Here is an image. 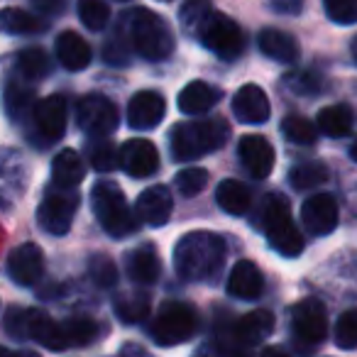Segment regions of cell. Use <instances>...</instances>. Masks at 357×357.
Wrapping results in <instances>:
<instances>
[{
  "label": "cell",
  "instance_id": "1",
  "mask_svg": "<svg viewBox=\"0 0 357 357\" xmlns=\"http://www.w3.org/2000/svg\"><path fill=\"white\" fill-rule=\"evenodd\" d=\"M225 259V240L208 230L186 233L174 248V267L184 282H206L215 277Z\"/></svg>",
  "mask_w": 357,
  "mask_h": 357
},
{
  "label": "cell",
  "instance_id": "2",
  "mask_svg": "<svg viewBox=\"0 0 357 357\" xmlns=\"http://www.w3.org/2000/svg\"><path fill=\"white\" fill-rule=\"evenodd\" d=\"M230 139V125L223 118H206L178 123L169 135L172 154L176 162H191L220 149Z\"/></svg>",
  "mask_w": 357,
  "mask_h": 357
},
{
  "label": "cell",
  "instance_id": "3",
  "mask_svg": "<svg viewBox=\"0 0 357 357\" xmlns=\"http://www.w3.org/2000/svg\"><path fill=\"white\" fill-rule=\"evenodd\" d=\"M128 42L139 56L149 61H162L174 52V35L164 17L147 8H132L123 15Z\"/></svg>",
  "mask_w": 357,
  "mask_h": 357
},
{
  "label": "cell",
  "instance_id": "4",
  "mask_svg": "<svg viewBox=\"0 0 357 357\" xmlns=\"http://www.w3.org/2000/svg\"><path fill=\"white\" fill-rule=\"evenodd\" d=\"M91 204L93 213L98 218L100 228L110 238H128L137 228V213H132L125 201V194L113 181H98L91 189Z\"/></svg>",
  "mask_w": 357,
  "mask_h": 357
},
{
  "label": "cell",
  "instance_id": "5",
  "mask_svg": "<svg viewBox=\"0 0 357 357\" xmlns=\"http://www.w3.org/2000/svg\"><path fill=\"white\" fill-rule=\"evenodd\" d=\"M259 218H262V230L267 235L269 245L282 257H298L303 252V238L296 225H294L289 204L282 196H267Z\"/></svg>",
  "mask_w": 357,
  "mask_h": 357
},
{
  "label": "cell",
  "instance_id": "6",
  "mask_svg": "<svg viewBox=\"0 0 357 357\" xmlns=\"http://www.w3.org/2000/svg\"><path fill=\"white\" fill-rule=\"evenodd\" d=\"M199 316L184 301H167L154 316L149 326V335L159 347H174L186 342L196 333Z\"/></svg>",
  "mask_w": 357,
  "mask_h": 357
},
{
  "label": "cell",
  "instance_id": "7",
  "mask_svg": "<svg viewBox=\"0 0 357 357\" xmlns=\"http://www.w3.org/2000/svg\"><path fill=\"white\" fill-rule=\"evenodd\" d=\"M201 45L208 52H213L215 56L225 61L238 59L245 52V32L233 17H228L225 13H211L206 17V22L201 25L199 35Z\"/></svg>",
  "mask_w": 357,
  "mask_h": 357
},
{
  "label": "cell",
  "instance_id": "8",
  "mask_svg": "<svg viewBox=\"0 0 357 357\" xmlns=\"http://www.w3.org/2000/svg\"><path fill=\"white\" fill-rule=\"evenodd\" d=\"M79 204L81 199L74 189L54 184L45 191V199L37 208V220L50 235H66L71 230Z\"/></svg>",
  "mask_w": 357,
  "mask_h": 357
},
{
  "label": "cell",
  "instance_id": "9",
  "mask_svg": "<svg viewBox=\"0 0 357 357\" xmlns=\"http://www.w3.org/2000/svg\"><path fill=\"white\" fill-rule=\"evenodd\" d=\"M118 108L100 93H89L76 105V123L89 137H108L118 130Z\"/></svg>",
  "mask_w": 357,
  "mask_h": 357
},
{
  "label": "cell",
  "instance_id": "10",
  "mask_svg": "<svg viewBox=\"0 0 357 357\" xmlns=\"http://www.w3.org/2000/svg\"><path fill=\"white\" fill-rule=\"evenodd\" d=\"M291 331L296 340L318 345L328 335V313L318 298H303L291 308Z\"/></svg>",
  "mask_w": 357,
  "mask_h": 357
},
{
  "label": "cell",
  "instance_id": "11",
  "mask_svg": "<svg viewBox=\"0 0 357 357\" xmlns=\"http://www.w3.org/2000/svg\"><path fill=\"white\" fill-rule=\"evenodd\" d=\"M32 123L35 130L45 144L56 142L64 137L66 132V100L64 96H47L37 103L35 113H32Z\"/></svg>",
  "mask_w": 357,
  "mask_h": 357
},
{
  "label": "cell",
  "instance_id": "12",
  "mask_svg": "<svg viewBox=\"0 0 357 357\" xmlns=\"http://www.w3.org/2000/svg\"><path fill=\"white\" fill-rule=\"evenodd\" d=\"M8 274L20 287H32L45 274V255L35 243H22L8 257Z\"/></svg>",
  "mask_w": 357,
  "mask_h": 357
},
{
  "label": "cell",
  "instance_id": "13",
  "mask_svg": "<svg viewBox=\"0 0 357 357\" xmlns=\"http://www.w3.org/2000/svg\"><path fill=\"white\" fill-rule=\"evenodd\" d=\"M27 337L45 345L47 350H66L69 347L64 323H56L50 313L40 311V308H25V340Z\"/></svg>",
  "mask_w": 357,
  "mask_h": 357
},
{
  "label": "cell",
  "instance_id": "14",
  "mask_svg": "<svg viewBox=\"0 0 357 357\" xmlns=\"http://www.w3.org/2000/svg\"><path fill=\"white\" fill-rule=\"evenodd\" d=\"M120 167L128 176L147 178L159 169V152L149 139H128L120 147Z\"/></svg>",
  "mask_w": 357,
  "mask_h": 357
},
{
  "label": "cell",
  "instance_id": "15",
  "mask_svg": "<svg viewBox=\"0 0 357 357\" xmlns=\"http://www.w3.org/2000/svg\"><path fill=\"white\" fill-rule=\"evenodd\" d=\"M301 223L308 233L328 235L337 228V201L331 194H316L303 201Z\"/></svg>",
  "mask_w": 357,
  "mask_h": 357
},
{
  "label": "cell",
  "instance_id": "16",
  "mask_svg": "<svg viewBox=\"0 0 357 357\" xmlns=\"http://www.w3.org/2000/svg\"><path fill=\"white\" fill-rule=\"evenodd\" d=\"M238 154L243 167L252 178H267L274 169V147L262 135H245L240 137Z\"/></svg>",
  "mask_w": 357,
  "mask_h": 357
},
{
  "label": "cell",
  "instance_id": "17",
  "mask_svg": "<svg viewBox=\"0 0 357 357\" xmlns=\"http://www.w3.org/2000/svg\"><path fill=\"white\" fill-rule=\"evenodd\" d=\"M174 208L172 191L167 186H149L142 194L137 196V206H135V213L149 228H162L169 223Z\"/></svg>",
  "mask_w": 357,
  "mask_h": 357
},
{
  "label": "cell",
  "instance_id": "18",
  "mask_svg": "<svg viewBox=\"0 0 357 357\" xmlns=\"http://www.w3.org/2000/svg\"><path fill=\"white\" fill-rule=\"evenodd\" d=\"M167 103L154 91H139L128 103V125L132 130H154L164 120Z\"/></svg>",
  "mask_w": 357,
  "mask_h": 357
},
{
  "label": "cell",
  "instance_id": "19",
  "mask_svg": "<svg viewBox=\"0 0 357 357\" xmlns=\"http://www.w3.org/2000/svg\"><path fill=\"white\" fill-rule=\"evenodd\" d=\"M269 98L259 86L245 84L233 98V115L243 125H262L269 120Z\"/></svg>",
  "mask_w": 357,
  "mask_h": 357
},
{
  "label": "cell",
  "instance_id": "20",
  "mask_svg": "<svg viewBox=\"0 0 357 357\" xmlns=\"http://www.w3.org/2000/svg\"><path fill=\"white\" fill-rule=\"evenodd\" d=\"M264 291V277L259 272V267L250 259H240L235 262L233 272L228 277V294L243 301H252L259 298Z\"/></svg>",
  "mask_w": 357,
  "mask_h": 357
},
{
  "label": "cell",
  "instance_id": "21",
  "mask_svg": "<svg viewBox=\"0 0 357 357\" xmlns=\"http://www.w3.org/2000/svg\"><path fill=\"white\" fill-rule=\"evenodd\" d=\"M56 59L66 71H84L93 59V52L79 32L66 30L56 37Z\"/></svg>",
  "mask_w": 357,
  "mask_h": 357
},
{
  "label": "cell",
  "instance_id": "22",
  "mask_svg": "<svg viewBox=\"0 0 357 357\" xmlns=\"http://www.w3.org/2000/svg\"><path fill=\"white\" fill-rule=\"evenodd\" d=\"M125 269H128V277L135 284H157L162 277V262H159V255L154 252L152 245H142V248L128 252L125 259Z\"/></svg>",
  "mask_w": 357,
  "mask_h": 357
},
{
  "label": "cell",
  "instance_id": "23",
  "mask_svg": "<svg viewBox=\"0 0 357 357\" xmlns=\"http://www.w3.org/2000/svg\"><path fill=\"white\" fill-rule=\"evenodd\" d=\"M257 45L264 56H269V59H274V61H282V64H296L298 56H301L298 42L294 40L289 32L274 30V27L259 32Z\"/></svg>",
  "mask_w": 357,
  "mask_h": 357
},
{
  "label": "cell",
  "instance_id": "24",
  "mask_svg": "<svg viewBox=\"0 0 357 357\" xmlns=\"http://www.w3.org/2000/svg\"><path fill=\"white\" fill-rule=\"evenodd\" d=\"M218 91L208 86L206 81H191L178 93V110L184 115H201L208 113L218 100Z\"/></svg>",
  "mask_w": 357,
  "mask_h": 357
},
{
  "label": "cell",
  "instance_id": "25",
  "mask_svg": "<svg viewBox=\"0 0 357 357\" xmlns=\"http://www.w3.org/2000/svg\"><path fill=\"white\" fill-rule=\"evenodd\" d=\"M86 176V164L76 149H61L52 162V178L54 184L66 186V189H76Z\"/></svg>",
  "mask_w": 357,
  "mask_h": 357
},
{
  "label": "cell",
  "instance_id": "26",
  "mask_svg": "<svg viewBox=\"0 0 357 357\" xmlns=\"http://www.w3.org/2000/svg\"><path fill=\"white\" fill-rule=\"evenodd\" d=\"M215 201L218 206L230 215H245L252 206V194L250 189L238 181V178H223L215 189Z\"/></svg>",
  "mask_w": 357,
  "mask_h": 357
},
{
  "label": "cell",
  "instance_id": "27",
  "mask_svg": "<svg viewBox=\"0 0 357 357\" xmlns=\"http://www.w3.org/2000/svg\"><path fill=\"white\" fill-rule=\"evenodd\" d=\"M149 308H152V301L144 291H120L113 301L115 316L128 326L142 323L149 316Z\"/></svg>",
  "mask_w": 357,
  "mask_h": 357
},
{
  "label": "cell",
  "instance_id": "28",
  "mask_svg": "<svg viewBox=\"0 0 357 357\" xmlns=\"http://www.w3.org/2000/svg\"><path fill=\"white\" fill-rule=\"evenodd\" d=\"M37 96L35 89L25 81H10L6 89V110L13 120H25L37 108Z\"/></svg>",
  "mask_w": 357,
  "mask_h": 357
},
{
  "label": "cell",
  "instance_id": "29",
  "mask_svg": "<svg viewBox=\"0 0 357 357\" xmlns=\"http://www.w3.org/2000/svg\"><path fill=\"white\" fill-rule=\"evenodd\" d=\"M316 123L328 137H345L352 130V110L347 105H328L318 113Z\"/></svg>",
  "mask_w": 357,
  "mask_h": 357
},
{
  "label": "cell",
  "instance_id": "30",
  "mask_svg": "<svg viewBox=\"0 0 357 357\" xmlns=\"http://www.w3.org/2000/svg\"><path fill=\"white\" fill-rule=\"evenodd\" d=\"M17 71H20L22 79H27V81L45 79L52 71V61L45 50L30 47V50H22L20 54H17Z\"/></svg>",
  "mask_w": 357,
  "mask_h": 357
},
{
  "label": "cell",
  "instance_id": "31",
  "mask_svg": "<svg viewBox=\"0 0 357 357\" xmlns=\"http://www.w3.org/2000/svg\"><path fill=\"white\" fill-rule=\"evenodd\" d=\"M289 181L296 191H311L328 181V169L321 162H301L289 172Z\"/></svg>",
  "mask_w": 357,
  "mask_h": 357
},
{
  "label": "cell",
  "instance_id": "32",
  "mask_svg": "<svg viewBox=\"0 0 357 357\" xmlns=\"http://www.w3.org/2000/svg\"><path fill=\"white\" fill-rule=\"evenodd\" d=\"M86 154H89V162L96 172H113L120 164V152L110 144V139L105 137H91L89 147H86Z\"/></svg>",
  "mask_w": 357,
  "mask_h": 357
},
{
  "label": "cell",
  "instance_id": "33",
  "mask_svg": "<svg viewBox=\"0 0 357 357\" xmlns=\"http://www.w3.org/2000/svg\"><path fill=\"white\" fill-rule=\"evenodd\" d=\"M3 30L10 35H37L45 30V22L20 8H6L3 10Z\"/></svg>",
  "mask_w": 357,
  "mask_h": 357
},
{
  "label": "cell",
  "instance_id": "34",
  "mask_svg": "<svg viewBox=\"0 0 357 357\" xmlns=\"http://www.w3.org/2000/svg\"><path fill=\"white\" fill-rule=\"evenodd\" d=\"M282 132L294 144H313L318 139L316 125L303 115H287L282 120Z\"/></svg>",
  "mask_w": 357,
  "mask_h": 357
},
{
  "label": "cell",
  "instance_id": "35",
  "mask_svg": "<svg viewBox=\"0 0 357 357\" xmlns=\"http://www.w3.org/2000/svg\"><path fill=\"white\" fill-rule=\"evenodd\" d=\"M64 333L66 340H69V347H84L96 340L98 328L89 316H71L64 321Z\"/></svg>",
  "mask_w": 357,
  "mask_h": 357
},
{
  "label": "cell",
  "instance_id": "36",
  "mask_svg": "<svg viewBox=\"0 0 357 357\" xmlns=\"http://www.w3.org/2000/svg\"><path fill=\"white\" fill-rule=\"evenodd\" d=\"M89 277L96 287L100 289H113L118 284V264L108 257V255H93L89 259Z\"/></svg>",
  "mask_w": 357,
  "mask_h": 357
},
{
  "label": "cell",
  "instance_id": "37",
  "mask_svg": "<svg viewBox=\"0 0 357 357\" xmlns=\"http://www.w3.org/2000/svg\"><path fill=\"white\" fill-rule=\"evenodd\" d=\"M333 340L340 350H355L357 347V308L345 311L335 321L333 328Z\"/></svg>",
  "mask_w": 357,
  "mask_h": 357
},
{
  "label": "cell",
  "instance_id": "38",
  "mask_svg": "<svg viewBox=\"0 0 357 357\" xmlns=\"http://www.w3.org/2000/svg\"><path fill=\"white\" fill-rule=\"evenodd\" d=\"M211 13L213 10H211L208 0H189V3H184V8L178 13V20H181V27L186 30V35H199L201 25H204Z\"/></svg>",
  "mask_w": 357,
  "mask_h": 357
},
{
  "label": "cell",
  "instance_id": "39",
  "mask_svg": "<svg viewBox=\"0 0 357 357\" xmlns=\"http://www.w3.org/2000/svg\"><path fill=\"white\" fill-rule=\"evenodd\" d=\"M79 17L89 30L98 32L108 25L110 8L103 0H79Z\"/></svg>",
  "mask_w": 357,
  "mask_h": 357
},
{
  "label": "cell",
  "instance_id": "40",
  "mask_svg": "<svg viewBox=\"0 0 357 357\" xmlns=\"http://www.w3.org/2000/svg\"><path fill=\"white\" fill-rule=\"evenodd\" d=\"M174 181H176V189L181 196H199L201 191L206 189V184H208V172L201 167L181 169V172L174 176Z\"/></svg>",
  "mask_w": 357,
  "mask_h": 357
},
{
  "label": "cell",
  "instance_id": "41",
  "mask_svg": "<svg viewBox=\"0 0 357 357\" xmlns=\"http://www.w3.org/2000/svg\"><path fill=\"white\" fill-rule=\"evenodd\" d=\"M323 10L337 25H355L357 0H323Z\"/></svg>",
  "mask_w": 357,
  "mask_h": 357
},
{
  "label": "cell",
  "instance_id": "42",
  "mask_svg": "<svg viewBox=\"0 0 357 357\" xmlns=\"http://www.w3.org/2000/svg\"><path fill=\"white\" fill-rule=\"evenodd\" d=\"M284 86L294 93H318L321 89V79L313 76L311 71H298V74L284 76Z\"/></svg>",
  "mask_w": 357,
  "mask_h": 357
},
{
  "label": "cell",
  "instance_id": "43",
  "mask_svg": "<svg viewBox=\"0 0 357 357\" xmlns=\"http://www.w3.org/2000/svg\"><path fill=\"white\" fill-rule=\"evenodd\" d=\"M125 45H130V42H123V40H118V37H110V40L105 42L103 56L110 66H125L130 61V54H128V50H125Z\"/></svg>",
  "mask_w": 357,
  "mask_h": 357
},
{
  "label": "cell",
  "instance_id": "44",
  "mask_svg": "<svg viewBox=\"0 0 357 357\" xmlns=\"http://www.w3.org/2000/svg\"><path fill=\"white\" fill-rule=\"evenodd\" d=\"M6 333L15 340H25V308L8 306L6 311Z\"/></svg>",
  "mask_w": 357,
  "mask_h": 357
},
{
  "label": "cell",
  "instance_id": "45",
  "mask_svg": "<svg viewBox=\"0 0 357 357\" xmlns=\"http://www.w3.org/2000/svg\"><path fill=\"white\" fill-rule=\"evenodd\" d=\"M274 10H279L282 15H298L303 8V0H272Z\"/></svg>",
  "mask_w": 357,
  "mask_h": 357
},
{
  "label": "cell",
  "instance_id": "46",
  "mask_svg": "<svg viewBox=\"0 0 357 357\" xmlns=\"http://www.w3.org/2000/svg\"><path fill=\"white\" fill-rule=\"evenodd\" d=\"M32 3H35V8H40L42 13H47V15H56V13L64 10L66 0H32Z\"/></svg>",
  "mask_w": 357,
  "mask_h": 357
},
{
  "label": "cell",
  "instance_id": "47",
  "mask_svg": "<svg viewBox=\"0 0 357 357\" xmlns=\"http://www.w3.org/2000/svg\"><path fill=\"white\" fill-rule=\"evenodd\" d=\"M118 357H152L144 347L135 345V342H128V345H123V350H120Z\"/></svg>",
  "mask_w": 357,
  "mask_h": 357
},
{
  "label": "cell",
  "instance_id": "48",
  "mask_svg": "<svg viewBox=\"0 0 357 357\" xmlns=\"http://www.w3.org/2000/svg\"><path fill=\"white\" fill-rule=\"evenodd\" d=\"M259 357H294V355H289V350H284V347H279V345H269V347H264Z\"/></svg>",
  "mask_w": 357,
  "mask_h": 357
},
{
  "label": "cell",
  "instance_id": "49",
  "mask_svg": "<svg viewBox=\"0 0 357 357\" xmlns=\"http://www.w3.org/2000/svg\"><path fill=\"white\" fill-rule=\"evenodd\" d=\"M0 357H40V355L32 350H8V347H3V350H0Z\"/></svg>",
  "mask_w": 357,
  "mask_h": 357
},
{
  "label": "cell",
  "instance_id": "50",
  "mask_svg": "<svg viewBox=\"0 0 357 357\" xmlns=\"http://www.w3.org/2000/svg\"><path fill=\"white\" fill-rule=\"evenodd\" d=\"M350 54H352V61L357 64V35L352 37V45H350Z\"/></svg>",
  "mask_w": 357,
  "mask_h": 357
},
{
  "label": "cell",
  "instance_id": "51",
  "mask_svg": "<svg viewBox=\"0 0 357 357\" xmlns=\"http://www.w3.org/2000/svg\"><path fill=\"white\" fill-rule=\"evenodd\" d=\"M350 157L357 162V139H355V142H352V147H350Z\"/></svg>",
  "mask_w": 357,
  "mask_h": 357
},
{
  "label": "cell",
  "instance_id": "52",
  "mask_svg": "<svg viewBox=\"0 0 357 357\" xmlns=\"http://www.w3.org/2000/svg\"><path fill=\"white\" fill-rule=\"evenodd\" d=\"M352 204H355V208H357V189L352 191Z\"/></svg>",
  "mask_w": 357,
  "mask_h": 357
},
{
  "label": "cell",
  "instance_id": "53",
  "mask_svg": "<svg viewBox=\"0 0 357 357\" xmlns=\"http://www.w3.org/2000/svg\"><path fill=\"white\" fill-rule=\"evenodd\" d=\"M159 3H172V0H159Z\"/></svg>",
  "mask_w": 357,
  "mask_h": 357
},
{
  "label": "cell",
  "instance_id": "54",
  "mask_svg": "<svg viewBox=\"0 0 357 357\" xmlns=\"http://www.w3.org/2000/svg\"><path fill=\"white\" fill-rule=\"evenodd\" d=\"M120 3H128V0H120Z\"/></svg>",
  "mask_w": 357,
  "mask_h": 357
}]
</instances>
